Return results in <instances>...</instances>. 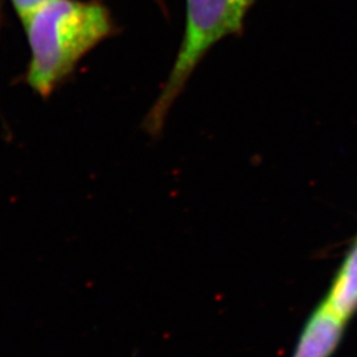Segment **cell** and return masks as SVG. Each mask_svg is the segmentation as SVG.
<instances>
[{
  "label": "cell",
  "mask_w": 357,
  "mask_h": 357,
  "mask_svg": "<svg viewBox=\"0 0 357 357\" xmlns=\"http://www.w3.org/2000/svg\"><path fill=\"white\" fill-rule=\"evenodd\" d=\"M31 50L28 85L48 97L78 61L114 32L109 10L101 3L52 0L24 20Z\"/></svg>",
  "instance_id": "cell-1"
},
{
  "label": "cell",
  "mask_w": 357,
  "mask_h": 357,
  "mask_svg": "<svg viewBox=\"0 0 357 357\" xmlns=\"http://www.w3.org/2000/svg\"><path fill=\"white\" fill-rule=\"evenodd\" d=\"M255 0H187L185 31L175 64L153 109L144 119L147 132L159 134L167 115L206 52L229 35L241 33Z\"/></svg>",
  "instance_id": "cell-2"
},
{
  "label": "cell",
  "mask_w": 357,
  "mask_h": 357,
  "mask_svg": "<svg viewBox=\"0 0 357 357\" xmlns=\"http://www.w3.org/2000/svg\"><path fill=\"white\" fill-rule=\"evenodd\" d=\"M345 324L320 303L303 326L291 357H331L343 339Z\"/></svg>",
  "instance_id": "cell-3"
},
{
  "label": "cell",
  "mask_w": 357,
  "mask_h": 357,
  "mask_svg": "<svg viewBox=\"0 0 357 357\" xmlns=\"http://www.w3.org/2000/svg\"><path fill=\"white\" fill-rule=\"evenodd\" d=\"M321 305L345 323L357 312V238L337 268Z\"/></svg>",
  "instance_id": "cell-4"
},
{
  "label": "cell",
  "mask_w": 357,
  "mask_h": 357,
  "mask_svg": "<svg viewBox=\"0 0 357 357\" xmlns=\"http://www.w3.org/2000/svg\"><path fill=\"white\" fill-rule=\"evenodd\" d=\"M50 1L52 0H11L15 11L23 22Z\"/></svg>",
  "instance_id": "cell-5"
}]
</instances>
